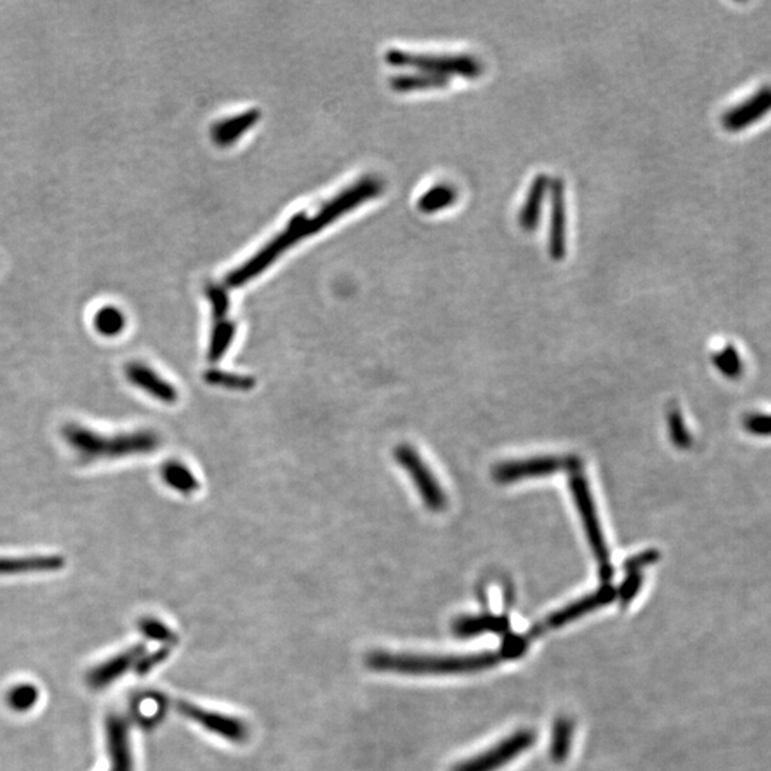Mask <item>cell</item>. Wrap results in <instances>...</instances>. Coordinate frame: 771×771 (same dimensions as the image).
Segmentation results:
<instances>
[{
  "mask_svg": "<svg viewBox=\"0 0 771 771\" xmlns=\"http://www.w3.org/2000/svg\"><path fill=\"white\" fill-rule=\"evenodd\" d=\"M160 476H162L163 482L180 493V495H193L198 492L200 483L195 473L190 470L189 466L185 463L178 462V460H170L160 469Z\"/></svg>",
  "mask_w": 771,
  "mask_h": 771,
  "instance_id": "obj_19",
  "label": "cell"
},
{
  "mask_svg": "<svg viewBox=\"0 0 771 771\" xmlns=\"http://www.w3.org/2000/svg\"><path fill=\"white\" fill-rule=\"evenodd\" d=\"M566 192L563 179L550 180V230L549 253L553 260H562L566 256Z\"/></svg>",
  "mask_w": 771,
  "mask_h": 771,
  "instance_id": "obj_12",
  "label": "cell"
},
{
  "mask_svg": "<svg viewBox=\"0 0 771 771\" xmlns=\"http://www.w3.org/2000/svg\"><path fill=\"white\" fill-rule=\"evenodd\" d=\"M550 190V179L546 175H537L533 179L532 186L527 192L523 208L519 213L520 228L524 232H534L540 223L542 216L543 202L546 193Z\"/></svg>",
  "mask_w": 771,
  "mask_h": 771,
  "instance_id": "obj_17",
  "label": "cell"
},
{
  "mask_svg": "<svg viewBox=\"0 0 771 771\" xmlns=\"http://www.w3.org/2000/svg\"><path fill=\"white\" fill-rule=\"evenodd\" d=\"M536 742L533 730H520L487 752L457 764L452 771H497L529 750Z\"/></svg>",
  "mask_w": 771,
  "mask_h": 771,
  "instance_id": "obj_8",
  "label": "cell"
},
{
  "mask_svg": "<svg viewBox=\"0 0 771 771\" xmlns=\"http://www.w3.org/2000/svg\"><path fill=\"white\" fill-rule=\"evenodd\" d=\"M106 739H108L110 771H133L129 727L123 717H109L106 722Z\"/></svg>",
  "mask_w": 771,
  "mask_h": 771,
  "instance_id": "obj_14",
  "label": "cell"
},
{
  "mask_svg": "<svg viewBox=\"0 0 771 771\" xmlns=\"http://www.w3.org/2000/svg\"><path fill=\"white\" fill-rule=\"evenodd\" d=\"M65 566L63 557L55 554L26 557H0V576L15 574L53 572Z\"/></svg>",
  "mask_w": 771,
  "mask_h": 771,
  "instance_id": "obj_16",
  "label": "cell"
},
{
  "mask_svg": "<svg viewBox=\"0 0 771 771\" xmlns=\"http://www.w3.org/2000/svg\"><path fill=\"white\" fill-rule=\"evenodd\" d=\"M236 335V326L229 316H213L212 335H210L208 359L218 363L232 346Z\"/></svg>",
  "mask_w": 771,
  "mask_h": 771,
  "instance_id": "obj_21",
  "label": "cell"
},
{
  "mask_svg": "<svg viewBox=\"0 0 771 771\" xmlns=\"http://www.w3.org/2000/svg\"><path fill=\"white\" fill-rule=\"evenodd\" d=\"M657 559H659V553H657L656 550H647V552L637 554L633 559L627 560L624 567H626L629 572L639 573V570L642 569V567L649 566V564L656 562Z\"/></svg>",
  "mask_w": 771,
  "mask_h": 771,
  "instance_id": "obj_34",
  "label": "cell"
},
{
  "mask_svg": "<svg viewBox=\"0 0 771 771\" xmlns=\"http://www.w3.org/2000/svg\"><path fill=\"white\" fill-rule=\"evenodd\" d=\"M500 653L470 656H427V654L389 653L379 650L367 656L366 664L376 672L409 674V676H442V674L476 673L495 667Z\"/></svg>",
  "mask_w": 771,
  "mask_h": 771,
  "instance_id": "obj_3",
  "label": "cell"
},
{
  "mask_svg": "<svg viewBox=\"0 0 771 771\" xmlns=\"http://www.w3.org/2000/svg\"><path fill=\"white\" fill-rule=\"evenodd\" d=\"M617 597V590L609 584H604L597 592L587 594L582 599L576 600V602L569 604V606L563 607V609L557 610L552 616L547 617L543 623L539 626L533 627L532 636L539 637L542 634L549 632V630L559 629L564 624L574 622V620L580 619L584 614L592 613L594 610L600 609V607L607 606L613 602Z\"/></svg>",
  "mask_w": 771,
  "mask_h": 771,
  "instance_id": "obj_9",
  "label": "cell"
},
{
  "mask_svg": "<svg viewBox=\"0 0 771 771\" xmlns=\"http://www.w3.org/2000/svg\"><path fill=\"white\" fill-rule=\"evenodd\" d=\"M179 712L188 719L200 724L203 729L233 743H243L249 737V729L245 722L226 714L209 712L202 707L186 702L178 704Z\"/></svg>",
  "mask_w": 771,
  "mask_h": 771,
  "instance_id": "obj_10",
  "label": "cell"
},
{
  "mask_svg": "<svg viewBox=\"0 0 771 771\" xmlns=\"http://www.w3.org/2000/svg\"><path fill=\"white\" fill-rule=\"evenodd\" d=\"M573 740V722L567 717H560L553 727L552 746L550 756L554 763H563L570 753Z\"/></svg>",
  "mask_w": 771,
  "mask_h": 771,
  "instance_id": "obj_25",
  "label": "cell"
},
{
  "mask_svg": "<svg viewBox=\"0 0 771 771\" xmlns=\"http://www.w3.org/2000/svg\"><path fill=\"white\" fill-rule=\"evenodd\" d=\"M140 630L149 639L158 640V642H172L175 640V634L170 632L168 626H165L158 619H152V617H146L140 622Z\"/></svg>",
  "mask_w": 771,
  "mask_h": 771,
  "instance_id": "obj_30",
  "label": "cell"
},
{
  "mask_svg": "<svg viewBox=\"0 0 771 771\" xmlns=\"http://www.w3.org/2000/svg\"><path fill=\"white\" fill-rule=\"evenodd\" d=\"M386 62L392 66L413 68L419 72L432 73V75L450 76L476 79L482 76L483 63L476 56L465 55H432V53H412L405 50L392 49L386 53Z\"/></svg>",
  "mask_w": 771,
  "mask_h": 771,
  "instance_id": "obj_4",
  "label": "cell"
},
{
  "mask_svg": "<svg viewBox=\"0 0 771 771\" xmlns=\"http://www.w3.org/2000/svg\"><path fill=\"white\" fill-rule=\"evenodd\" d=\"M396 92H413V90L440 89L449 85V79L432 73L417 72L409 75L395 76L390 82Z\"/></svg>",
  "mask_w": 771,
  "mask_h": 771,
  "instance_id": "obj_23",
  "label": "cell"
},
{
  "mask_svg": "<svg viewBox=\"0 0 771 771\" xmlns=\"http://www.w3.org/2000/svg\"><path fill=\"white\" fill-rule=\"evenodd\" d=\"M579 460L566 456H543L534 459L514 460V462L500 463L493 470L496 482L509 485L532 477L554 475L559 472H577Z\"/></svg>",
  "mask_w": 771,
  "mask_h": 771,
  "instance_id": "obj_7",
  "label": "cell"
},
{
  "mask_svg": "<svg viewBox=\"0 0 771 771\" xmlns=\"http://www.w3.org/2000/svg\"><path fill=\"white\" fill-rule=\"evenodd\" d=\"M395 459L412 479L413 485H415L417 493L422 497L427 509L433 510V512L445 509L447 503L445 492L422 456L412 446L399 445L395 449Z\"/></svg>",
  "mask_w": 771,
  "mask_h": 771,
  "instance_id": "obj_6",
  "label": "cell"
},
{
  "mask_svg": "<svg viewBox=\"0 0 771 771\" xmlns=\"http://www.w3.org/2000/svg\"><path fill=\"white\" fill-rule=\"evenodd\" d=\"M382 190L383 183L379 179L369 176V178L359 180L356 185L350 186L345 192L339 193L336 198L329 200L313 215L307 216L305 213H300V215L293 216L286 228L275 236V239L270 240L255 256L250 257L248 262L229 273L226 277V286L230 289L245 286L250 280L256 279L260 273L265 272L267 267L279 259L287 249L295 246L303 238L320 232L330 223L339 219L340 216L346 215L347 212L357 208L367 200L376 198L382 193Z\"/></svg>",
  "mask_w": 771,
  "mask_h": 771,
  "instance_id": "obj_1",
  "label": "cell"
},
{
  "mask_svg": "<svg viewBox=\"0 0 771 771\" xmlns=\"http://www.w3.org/2000/svg\"><path fill=\"white\" fill-rule=\"evenodd\" d=\"M713 363L716 369L726 376L727 379H739L744 372V363L742 356L737 352L736 347L729 345L713 356Z\"/></svg>",
  "mask_w": 771,
  "mask_h": 771,
  "instance_id": "obj_27",
  "label": "cell"
},
{
  "mask_svg": "<svg viewBox=\"0 0 771 771\" xmlns=\"http://www.w3.org/2000/svg\"><path fill=\"white\" fill-rule=\"evenodd\" d=\"M640 586H642V576L639 573H630L620 589L617 590V597H619L620 602L629 603L639 592Z\"/></svg>",
  "mask_w": 771,
  "mask_h": 771,
  "instance_id": "obj_32",
  "label": "cell"
},
{
  "mask_svg": "<svg viewBox=\"0 0 771 771\" xmlns=\"http://www.w3.org/2000/svg\"><path fill=\"white\" fill-rule=\"evenodd\" d=\"M667 423H669V436L673 445L677 449H689L692 446V435H690L689 429H687L686 423H684L682 413L677 409L670 410Z\"/></svg>",
  "mask_w": 771,
  "mask_h": 771,
  "instance_id": "obj_29",
  "label": "cell"
},
{
  "mask_svg": "<svg viewBox=\"0 0 771 771\" xmlns=\"http://www.w3.org/2000/svg\"><path fill=\"white\" fill-rule=\"evenodd\" d=\"M125 376L133 386L138 387L146 395L153 397L160 403L173 405V403L178 402V389L146 363H128L125 367Z\"/></svg>",
  "mask_w": 771,
  "mask_h": 771,
  "instance_id": "obj_11",
  "label": "cell"
},
{
  "mask_svg": "<svg viewBox=\"0 0 771 771\" xmlns=\"http://www.w3.org/2000/svg\"><path fill=\"white\" fill-rule=\"evenodd\" d=\"M205 380L210 386L235 390V392H249L256 386L255 377L225 372V370H209L205 373Z\"/></svg>",
  "mask_w": 771,
  "mask_h": 771,
  "instance_id": "obj_26",
  "label": "cell"
},
{
  "mask_svg": "<svg viewBox=\"0 0 771 771\" xmlns=\"http://www.w3.org/2000/svg\"><path fill=\"white\" fill-rule=\"evenodd\" d=\"M743 426L750 435L771 437V415L766 413H750L744 417Z\"/></svg>",
  "mask_w": 771,
  "mask_h": 771,
  "instance_id": "obj_31",
  "label": "cell"
},
{
  "mask_svg": "<svg viewBox=\"0 0 771 771\" xmlns=\"http://www.w3.org/2000/svg\"><path fill=\"white\" fill-rule=\"evenodd\" d=\"M527 642L526 639L520 636H507L503 649L500 650L503 659H517V657L523 656L526 652Z\"/></svg>",
  "mask_w": 771,
  "mask_h": 771,
  "instance_id": "obj_33",
  "label": "cell"
},
{
  "mask_svg": "<svg viewBox=\"0 0 771 771\" xmlns=\"http://www.w3.org/2000/svg\"><path fill=\"white\" fill-rule=\"evenodd\" d=\"M39 700V692L32 684H19L8 694V703L16 712H28Z\"/></svg>",
  "mask_w": 771,
  "mask_h": 771,
  "instance_id": "obj_28",
  "label": "cell"
},
{
  "mask_svg": "<svg viewBox=\"0 0 771 771\" xmlns=\"http://www.w3.org/2000/svg\"><path fill=\"white\" fill-rule=\"evenodd\" d=\"M126 316L119 307L106 305L100 307L93 316V327L100 336L116 337L125 330Z\"/></svg>",
  "mask_w": 771,
  "mask_h": 771,
  "instance_id": "obj_24",
  "label": "cell"
},
{
  "mask_svg": "<svg viewBox=\"0 0 771 771\" xmlns=\"http://www.w3.org/2000/svg\"><path fill=\"white\" fill-rule=\"evenodd\" d=\"M771 110V86H764L752 98L727 110L722 118L723 128L729 132H740L752 123L766 116Z\"/></svg>",
  "mask_w": 771,
  "mask_h": 771,
  "instance_id": "obj_13",
  "label": "cell"
},
{
  "mask_svg": "<svg viewBox=\"0 0 771 771\" xmlns=\"http://www.w3.org/2000/svg\"><path fill=\"white\" fill-rule=\"evenodd\" d=\"M168 656L169 652L166 649L159 650V652L150 654V656L146 657V659L139 660L138 664H136V672L142 674L143 676V674H146L149 672V670H152L156 664L162 663L163 660H165Z\"/></svg>",
  "mask_w": 771,
  "mask_h": 771,
  "instance_id": "obj_35",
  "label": "cell"
},
{
  "mask_svg": "<svg viewBox=\"0 0 771 771\" xmlns=\"http://www.w3.org/2000/svg\"><path fill=\"white\" fill-rule=\"evenodd\" d=\"M570 490H572L573 499L576 502L577 512L582 519L587 540H589L593 554L599 562L600 577H602L603 582L609 583L613 576L609 549L604 542L603 530L600 527L602 524H600L599 516H597L592 490H590L589 483L582 473L573 472L572 479H570Z\"/></svg>",
  "mask_w": 771,
  "mask_h": 771,
  "instance_id": "obj_5",
  "label": "cell"
},
{
  "mask_svg": "<svg viewBox=\"0 0 771 771\" xmlns=\"http://www.w3.org/2000/svg\"><path fill=\"white\" fill-rule=\"evenodd\" d=\"M509 627L510 622L506 616L486 614V616L463 617L457 620L453 626V632L459 637H472L487 632L506 633Z\"/></svg>",
  "mask_w": 771,
  "mask_h": 771,
  "instance_id": "obj_20",
  "label": "cell"
},
{
  "mask_svg": "<svg viewBox=\"0 0 771 771\" xmlns=\"http://www.w3.org/2000/svg\"><path fill=\"white\" fill-rule=\"evenodd\" d=\"M259 120V112L249 110L242 115L233 116L216 123L212 128V138L219 146H229L235 143L240 136L245 135Z\"/></svg>",
  "mask_w": 771,
  "mask_h": 771,
  "instance_id": "obj_18",
  "label": "cell"
},
{
  "mask_svg": "<svg viewBox=\"0 0 771 771\" xmlns=\"http://www.w3.org/2000/svg\"><path fill=\"white\" fill-rule=\"evenodd\" d=\"M459 199L455 186L440 183L427 190L425 195L417 200V209L420 212L430 215V213L440 212V210L450 208L456 200Z\"/></svg>",
  "mask_w": 771,
  "mask_h": 771,
  "instance_id": "obj_22",
  "label": "cell"
},
{
  "mask_svg": "<svg viewBox=\"0 0 771 771\" xmlns=\"http://www.w3.org/2000/svg\"><path fill=\"white\" fill-rule=\"evenodd\" d=\"M62 436L83 465L100 460H118L130 456L148 455L159 449L160 437L152 430L106 435L90 427L70 423Z\"/></svg>",
  "mask_w": 771,
  "mask_h": 771,
  "instance_id": "obj_2",
  "label": "cell"
},
{
  "mask_svg": "<svg viewBox=\"0 0 771 771\" xmlns=\"http://www.w3.org/2000/svg\"><path fill=\"white\" fill-rule=\"evenodd\" d=\"M143 653H145V646H135L132 649L126 650V652L118 654V656L112 657L108 662L99 664L98 667L92 670L88 676V683L92 689H105L109 684L116 682L120 679L130 667L138 664L142 659Z\"/></svg>",
  "mask_w": 771,
  "mask_h": 771,
  "instance_id": "obj_15",
  "label": "cell"
}]
</instances>
